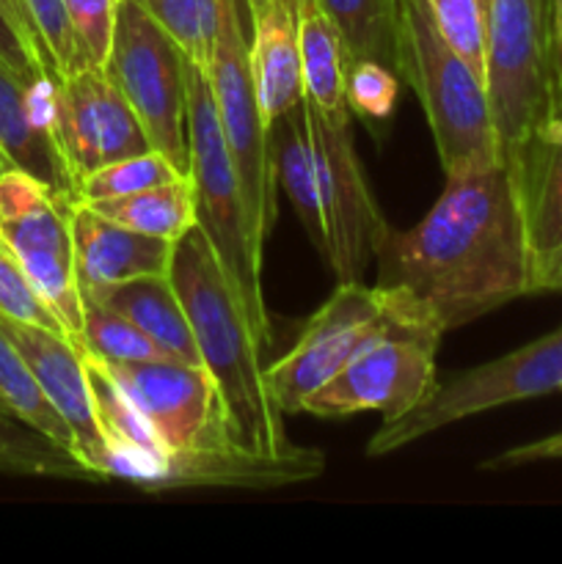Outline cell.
<instances>
[{"instance_id": "4", "label": "cell", "mask_w": 562, "mask_h": 564, "mask_svg": "<svg viewBox=\"0 0 562 564\" xmlns=\"http://www.w3.org/2000/svg\"><path fill=\"white\" fill-rule=\"evenodd\" d=\"M187 77V147H191V180L196 193V226L224 264L231 286L240 295L257 339L270 347V319L262 292V253L248 231L246 202L240 180L231 165L218 110L209 91L207 72L185 58Z\"/></svg>"}, {"instance_id": "26", "label": "cell", "mask_w": 562, "mask_h": 564, "mask_svg": "<svg viewBox=\"0 0 562 564\" xmlns=\"http://www.w3.org/2000/svg\"><path fill=\"white\" fill-rule=\"evenodd\" d=\"M0 405L25 422L28 427L39 430L42 435L53 438L55 444L66 446L75 452V441H72L69 427H66L64 416L55 411L50 397L39 386L36 375L31 372L22 352L11 345L9 336L0 328ZM77 455V452H75Z\"/></svg>"}, {"instance_id": "20", "label": "cell", "mask_w": 562, "mask_h": 564, "mask_svg": "<svg viewBox=\"0 0 562 564\" xmlns=\"http://www.w3.org/2000/svg\"><path fill=\"white\" fill-rule=\"evenodd\" d=\"M83 295L94 297L102 306L130 319L176 361L202 364L185 306H182L169 275H141V279L121 281V284L80 290V297Z\"/></svg>"}, {"instance_id": "6", "label": "cell", "mask_w": 562, "mask_h": 564, "mask_svg": "<svg viewBox=\"0 0 562 564\" xmlns=\"http://www.w3.org/2000/svg\"><path fill=\"white\" fill-rule=\"evenodd\" d=\"M413 297L395 286L339 281L298 336L295 347L264 369V383L275 405L301 413L303 402L339 375L364 347L400 323L413 308Z\"/></svg>"}, {"instance_id": "32", "label": "cell", "mask_w": 562, "mask_h": 564, "mask_svg": "<svg viewBox=\"0 0 562 564\" xmlns=\"http://www.w3.org/2000/svg\"><path fill=\"white\" fill-rule=\"evenodd\" d=\"M25 6L33 25H36L44 50H47L50 61H53V69L58 75V80L86 69L88 64L83 61L80 47H77L75 28H72L64 0H25Z\"/></svg>"}, {"instance_id": "22", "label": "cell", "mask_w": 562, "mask_h": 564, "mask_svg": "<svg viewBox=\"0 0 562 564\" xmlns=\"http://www.w3.org/2000/svg\"><path fill=\"white\" fill-rule=\"evenodd\" d=\"M270 163L275 171V185L287 193L290 204L295 207L303 231L325 257V224L320 209L317 193V169H314L312 135H309L306 105L287 110L273 127H270Z\"/></svg>"}, {"instance_id": "11", "label": "cell", "mask_w": 562, "mask_h": 564, "mask_svg": "<svg viewBox=\"0 0 562 564\" xmlns=\"http://www.w3.org/2000/svg\"><path fill=\"white\" fill-rule=\"evenodd\" d=\"M204 72H207L209 91H213L231 165H235V174L240 180L248 231H251L257 251L262 253L264 240L275 224V171L270 163V130L262 119V110H259L257 91H253L240 0H224L218 44H215L213 61Z\"/></svg>"}, {"instance_id": "30", "label": "cell", "mask_w": 562, "mask_h": 564, "mask_svg": "<svg viewBox=\"0 0 562 564\" xmlns=\"http://www.w3.org/2000/svg\"><path fill=\"white\" fill-rule=\"evenodd\" d=\"M446 42L483 75L485 31H488V0H428ZM485 80V77H483Z\"/></svg>"}, {"instance_id": "41", "label": "cell", "mask_w": 562, "mask_h": 564, "mask_svg": "<svg viewBox=\"0 0 562 564\" xmlns=\"http://www.w3.org/2000/svg\"><path fill=\"white\" fill-rule=\"evenodd\" d=\"M246 3H248V11H253V9H259V6H262L264 0H246ZM290 3L301 6V0H290Z\"/></svg>"}, {"instance_id": "29", "label": "cell", "mask_w": 562, "mask_h": 564, "mask_svg": "<svg viewBox=\"0 0 562 564\" xmlns=\"http://www.w3.org/2000/svg\"><path fill=\"white\" fill-rule=\"evenodd\" d=\"M180 176L187 174H180L174 169V163L165 154H160L158 149H149V152L130 154V158H121L116 163H108L102 169L91 171L88 176H83L75 187V202H99V198L130 196V193L149 191V187L174 182Z\"/></svg>"}, {"instance_id": "9", "label": "cell", "mask_w": 562, "mask_h": 564, "mask_svg": "<svg viewBox=\"0 0 562 564\" xmlns=\"http://www.w3.org/2000/svg\"><path fill=\"white\" fill-rule=\"evenodd\" d=\"M554 391H562V325L496 361L466 369L435 386L422 405L380 424L369 438L367 455L386 457L468 416Z\"/></svg>"}, {"instance_id": "25", "label": "cell", "mask_w": 562, "mask_h": 564, "mask_svg": "<svg viewBox=\"0 0 562 564\" xmlns=\"http://www.w3.org/2000/svg\"><path fill=\"white\" fill-rule=\"evenodd\" d=\"M0 471L20 477L77 479V482H105L88 463H83L66 446L39 430L28 427L0 405Z\"/></svg>"}, {"instance_id": "38", "label": "cell", "mask_w": 562, "mask_h": 564, "mask_svg": "<svg viewBox=\"0 0 562 564\" xmlns=\"http://www.w3.org/2000/svg\"><path fill=\"white\" fill-rule=\"evenodd\" d=\"M549 50L554 88L562 91V0H549Z\"/></svg>"}, {"instance_id": "14", "label": "cell", "mask_w": 562, "mask_h": 564, "mask_svg": "<svg viewBox=\"0 0 562 564\" xmlns=\"http://www.w3.org/2000/svg\"><path fill=\"white\" fill-rule=\"evenodd\" d=\"M47 119L75 187L91 171L152 149L136 110L102 66L50 83Z\"/></svg>"}, {"instance_id": "39", "label": "cell", "mask_w": 562, "mask_h": 564, "mask_svg": "<svg viewBox=\"0 0 562 564\" xmlns=\"http://www.w3.org/2000/svg\"><path fill=\"white\" fill-rule=\"evenodd\" d=\"M545 292H560V295H562V262H560V268L554 270V275H551V281H549V286H545Z\"/></svg>"}, {"instance_id": "7", "label": "cell", "mask_w": 562, "mask_h": 564, "mask_svg": "<svg viewBox=\"0 0 562 564\" xmlns=\"http://www.w3.org/2000/svg\"><path fill=\"white\" fill-rule=\"evenodd\" d=\"M444 336L433 314L413 303L411 312L364 347L339 375L320 386L301 413L317 419H347L378 411L383 422L422 405L435 383V356Z\"/></svg>"}, {"instance_id": "17", "label": "cell", "mask_w": 562, "mask_h": 564, "mask_svg": "<svg viewBox=\"0 0 562 564\" xmlns=\"http://www.w3.org/2000/svg\"><path fill=\"white\" fill-rule=\"evenodd\" d=\"M72 240L80 290L121 284L141 275H169L176 246L163 237L127 229L83 202L72 207Z\"/></svg>"}, {"instance_id": "2", "label": "cell", "mask_w": 562, "mask_h": 564, "mask_svg": "<svg viewBox=\"0 0 562 564\" xmlns=\"http://www.w3.org/2000/svg\"><path fill=\"white\" fill-rule=\"evenodd\" d=\"M169 279L185 306L198 358L224 400L237 446L257 455H290L284 411L264 383V347L257 339L240 295L198 226L174 246Z\"/></svg>"}, {"instance_id": "36", "label": "cell", "mask_w": 562, "mask_h": 564, "mask_svg": "<svg viewBox=\"0 0 562 564\" xmlns=\"http://www.w3.org/2000/svg\"><path fill=\"white\" fill-rule=\"evenodd\" d=\"M0 11H3L6 20L11 22V28L20 33V39L25 42V47L31 50L33 58L39 61V66H42L47 83L58 80V75H55V69H53V61H50L47 50H44L42 39H39V33H36V25H33L31 14H28L25 0H0Z\"/></svg>"}, {"instance_id": "40", "label": "cell", "mask_w": 562, "mask_h": 564, "mask_svg": "<svg viewBox=\"0 0 562 564\" xmlns=\"http://www.w3.org/2000/svg\"><path fill=\"white\" fill-rule=\"evenodd\" d=\"M11 169H14V165H11V160L6 158V152H3V149H0V176H3L6 171H11Z\"/></svg>"}, {"instance_id": "31", "label": "cell", "mask_w": 562, "mask_h": 564, "mask_svg": "<svg viewBox=\"0 0 562 564\" xmlns=\"http://www.w3.org/2000/svg\"><path fill=\"white\" fill-rule=\"evenodd\" d=\"M400 75L378 61H350L347 64V108L364 121L383 124L397 105Z\"/></svg>"}, {"instance_id": "35", "label": "cell", "mask_w": 562, "mask_h": 564, "mask_svg": "<svg viewBox=\"0 0 562 564\" xmlns=\"http://www.w3.org/2000/svg\"><path fill=\"white\" fill-rule=\"evenodd\" d=\"M543 460H562V433L549 435V438L532 441V444L516 446L501 455L490 457L483 463L485 471H505V468L529 466V463H543Z\"/></svg>"}, {"instance_id": "15", "label": "cell", "mask_w": 562, "mask_h": 564, "mask_svg": "<svg viewBox=\"0 0 562 564\" xmlns=\"http://www.w3.org/2000/svg\"><path fill=\"white\" fill-rule=\"evenodd\" d=\"M0 328L9 336L11 345L22 352L55 411L64 416L72 441H75L77 457L102 477L99 463L105 455V438L99 430L97 408H94L91 383H88L86 356L77 341L61 330L22 323V319L6 317V314H0Z\"/></svg>"}, {"instance_id": "13", "label": "cell", "mask_w": 562, "mask_h": 564, "mask_svg": "<svg viewBox=\"0 0 562 564\" xmlns=\"http://www.w3.org/2000/svg\"><path fill=\"white\" fill-rule=\"evenodd\" d=\"M102 367L130 397L165 455L235 444L218 386L202 364L165 358Z\"/></svg>"}, {"instance_id": "16", "label": "cell", "mask_w": 562, "mask_h": 564, "mask_svg": "<svg viewBox=\"0 0 562 564\" xmlns=\"http://www.w3.org/2000/svg\"><path fill=\"white\" fill-rule=\"evenodd\" d=\"M527 220L532 286L545 292L562 262V91L510 165Z\"/></svg>"}, {"instance_id": "33", "label": "cell", "mask_w": 562, "mask_h": 564, "mask_svg": "<svg viewBox=\"0 0 562 564\" xmlns=\"http://www.w3.org/2000/svg\"><path fill=\"white\" fill-rule=\"evenodd\" d=\"M0 314L66 334L61 319L42 301V295L33 290V284L25 279L22 268L14 262V257H11L3 242H0Z\"/></svg>"}, {"instance_id": "1", "label": "cell", "mask_w": 562, "mask_h": 564, "mask_svg": "<svg viewBox=\"0 0 562 564\" xmlns=\"http://www.w3.org/2000/svg\"><path fill=\"white\" fill-rule=\"evenodd\" d=\"M372 257L378 286L408 292L444 334L534 295L521 193L505 163L450 176L413 229L386 226Z\"/></svg>"}, {"instance_id": "34", "label": "cell", "mask_w": 562, "mask_h": 564, "mask_svg": "<svg viewBox=\"0 0 562 564\" xmlns=\"http://www.w3.org/2000/svg\"><path fill=\"white\" fill-rule=\"evenodd\" d=\"M75 28L77 47L88 66H102L110 53L119 0H64Z\"/></svg>"}, {"instance_id": "3", "label": "cell", "mask_w": 562, "mask_h": 564, "mask_svg": "<svg viewBox=\"0 0 562 564\" xmlns=\"http://www.w3.org/2000/svg\"><path fill=\"white\" fill-rule=\"evenodd\" d=\"M400 80L417 91L450 176L501 163L485 80L441 33L428 0H397Z\"/></svg>"}, {"instance_id": "12", "label": "cell", "mask_w": 562, "mask_h": 564, "mask_svg": "<svg viewBox=\"0 0 562 564\" xmlns=\"http://www.w3.org/2000/svg\"><path fill=\"white\" fill-rule=\"evenodd\" d=\"M306 105L309 135H312L314 169H317L320 209L325 224V259L339 281H361L364 268L383 235L380 215L361 163L356 158L350 121H331Z\"/></svg>"}, {"instance_id": "19", "label": "cell", "mask_w": 562, "mask_h": 564, "mask_svg": "<svg viewBox=\"0 0 562 564\" xmlns=\"http://www.w3.org/2000/svg\"><path fill=\"white\" fill-rule=\"evenodd\" d=\"M298 9L290 0H264L251 11V58L253 91L264 124L270 127L303 102L301 39H298Z\"/></svg>"}, {"instance_id": "28", "label": "cell", "mask_w": 562, "mask_h": 564, "mask_svg": "<svg viewBox=\"0 0 562 564\" xmlns=\"http://www.w3.org/2000/svg\"><path fill=\"white\" fill-rule=\"evenodd\" d=\"M143 9L196 66L207 69L218 44L224 0H141Z\"/></svg>"}, {"instance_id": "10", "label": "cell", "mask_w": 562, "mask_h": 564, "mask_svg": "<svg viewBox=\"0 0 562 564\" xmlns=\"http://www.w3.org/2000/svg\"><path fill=\"white\" fill-rule=\"evenodd\" d=\"M75 198L20 169L0 176V242L9 248L25 279L53 308L69 339H80L83 297L77 284L75 240H72Z\"/></svg>"}, {"instance_id": "24", "label": "cell", "mask_w": 562, "mask_h": 564, "mask_svg": "<svg viewBox=\"0 0 562 564\" xmlns=\"http://www.w3.org/2000/svg\"><path fill=\"white\" fill-rule=\"evenodd\" d=\"M334 20L350 61H378L400 75L397 0H317Z\"/></svg>"}, {"instance_id": "27", "label": "cell", "mask_w": 562, "mask_h": 564, "mask_svg": "<svg viewBox=\"0 0 562 564\" xmlns=\"http://www.w3.org/2000/svg\"><path fill=\"white\" fill-rule=\"evenodd\" d=\"M77 347L88 358L102 364L165 361V358H171L158 341L149 339L130 319L86 295H83V330Z\"/></svg>"}, {"instance_id": "8", "label": "cell", "mask_w": 562, "mask_h": 564, "mask_svg": "<svg viewBox=\"0 0 562 564\" xmlns=\"http://www.w3.org/2000/svg\"><path fill=\"white\" fill-rule=\"evenodd\" d=\"M102 69L136 110L152 149L165 154L180 174H191L185 55L141 0L116 6L114 42Z\"/></svg>"}, {"instance_id": "37", "label": "cell", "mask_w": 562, "mask_h": 564, "mask_svg": "<svg viewBox=\"0 0 562 564\" xmlns=\"http://www.w3.org/2000/svg\"><path fill=\"white\" fill-rule=\"evenodd\" d=\"M0 58L9 61V64L20 72V75L28 77V80L47 83V77H44L39 61L33 58L31 50L25 47V42L20 39V33L11 28V22L6 20L3 11H0Z\"/></svg>"}, {"instance_id": "5", "label": "cell", "mask_w": 562, "mask_h": 564, "mask_svg": "<svg viewBox=\"0 0 562 564\" xmlns=\"http://www.w3.org/2000/svg\"><path fill=\"white\" fill-rule=\"evenodd\" d=\"M483 77L499 158L510 169L554 102L549 0H488Z\"/></svg>"}, {"instance_id": "23", "label": "cell", "mask_w": 562, "mask_h": 564, "mask_svg": "<svg viewBox=\"0 0 562 564\" xmlns=\"http://www.w3.org/2000/svg\"><path fill=\"white\" fill-rule=\"evenodd\" d=\"M83 204H88L94 213L105 215L108 220L127 226V229L163 237L171 242H180L196 226V193H193L191 174L165 182V185L149 187V191L130 193V196L99 198V202Z\"/></svg>"}, {"instance_id": "21", "label": "cell", "mask_w": 562, "mask_h": 564, "mask_svg": "<svg viewBox=\"0 0 562 564\" xmlns=\"http://www.w3.org/2000/svg\"><path fill=\"white\" fill-rule=\"evenodd\" d=\"M301 39L303 99L331 121H350L347 108V53L334 20L317 0H301L298 9Z\"/></svg>"}, {"instance_id": "18", "label": "cell", "mask_w": 562, "mask_h": 564, "mask_svg": "<svg viewBox=\"0 0 562 564\" xmlns=\"http://www.w3.org/2000/svg\"><path fill=\"white\" fill-rule=\"evenodd\" d=\"M47 88L50 83L28 80L0 58V149L14 169L75 198V180L50 130Z\"/></svg>"}]
</instances>
